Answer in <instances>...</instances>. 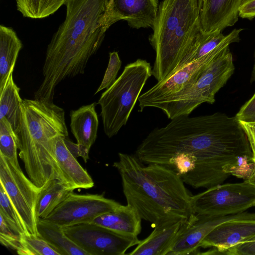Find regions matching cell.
<instances>
[{
  "instance_id": "cell-1",
  "label": "cell",
  "mask_w": 255,
  "mask_h": 255,
  "mask_svg": "<svg viewBox=\"0 0 255 255\" xmlns=\"http://www.w3.org/2000/svg\"><path fill=\"white\" fill-rule=\"evenodd\" d=\"M230 131L218 113L175 118L150 131L135 150L143 163L167 166L176 155L185 153L196 159L194 170L182 179L194 188L206 187L223 173L231 157Z\"/></svg>"
},
{
  "instance_id": "cell-2",
  "label": "cell",
  "mask_w": 255,
  "mask_h": 255,
  "mask_svg": "<svg viewBox=\"0 0 255 255\" xmlns=\"http://www.w3.org/2000/svg\"><path fill=\"white\" fill-rule=\"evenodd\" d=\"M109 0H67L64 22L46 50L43 80L34 99L53 102L56 87L66 78L84 74L106 31L103 18Z\"/></svg>"
},
{
  "instance_id": "cell-3",
  "label": "cell",
  "mask_w": 255,
  "mask_h": 255,
  "mask_svg": "<svg viewBox=\"0 0 255 255\" xmlns=\"http://www.w3.org/2000/svg\"><path fill=\"white\" fill-rule=\"evenodd\" d=\"M114 162L121 177L127 205L142 220L155 224L171 216L189 218L193 214L190 195L173 169L159 164H146L136 156L119 153Z\"/></svg>"
},
{
  "instance_id": "cell-4",
  "label": "cell",
  "mask_w": 255,
  "mask_h": 255,
  "mask_svg": "<svg viewBox=\"0 0 255 255\" xmlns=\"http://www.w3.org/2000/svg\"><path fill=\"white\" fill-rule=\"evenodd\" d=\"M20 108L15 134L18 155L28 178L40 189L55 179L67 183L54 151L57 137L68 136L64 110L53 102L26 99Z\"/></svg>"
},
{
  "instance_id": "cell-5",
  "label": "cell",
  "mask_w": 255,
  "mask_h": 255,
  "mask_svg": "<svg viewBox=\"0 0 255 255\" xmlns=\"http://www.w3.org/2000/svg\"><path fill=\"white\" fill-rule=\"evenodd\" d=\"M202 0H163L149 37L155 52L152 75L158 82L177 69L201 32Z\"/></svg>"
},
{
  "instance_id": "cell-6",
  "label": "cell",
  "mask_w": 255,
  "mask_h": 255,
  "mask_svg": "<svg viewBox=\"0 0 255 255\" xmlns=\"http://www.w3.org/2000/svg\"><path fill=\"white\" fill-rule=\"evenodd\" d=\"M235 66L229 47L211 60L189 88L153 102L148 107L161 110L168 119L188 116L204 103L215 102L216 94L234 73Z\"/></svg>"
},
{
  "instance_id": "cell-7",
  "label": "cell",
  "mask_w": 255,
  "mask_h": 255,
  "mask_svg": "<svg viewBox=\"0 0 255 255\" xmlns=\"http://www.w3.org/2000/svg\"><path fill=\"white\" fill-rule=\"evenodd\" d=\"M152 68L146 60L138 59L127 65L115 82L102 93L97 104L101 107L104 130L111 138L125 126Z\"/></svg>"
},
{
  "instance_id": "cell-8",
  "label": "cell",
  "mask_w": 255,
  "mask_h": 255,
  "mask_svg": "<svg viewBox=\"0 0 255 255\" xmlns=\"http://www.w3.org/2000/svg\"><path fill=\"white\" fill-rule=\"evenodd\" d=\"M255 206V185L249 180L218 184L191 195L193 214L227 215L244 212Z\"/></svg>"
},
{
  "instance_id": "cell-9",
  "label": "cell",
  "mask_w": 255,
  "mask_h": 255,
  "mask_svg": "<svg viewBox=\"0 0 255 255\" xmlns=\"http://www.w3.org/2000/svg\"><path fill=\"white\" fill-rule=\"evenodd\" d=\"M0 183L18 213L27 231L38 236L36 206L41 189L22 171L18 161L0 154Z\"/></svg>"
},
{
  "instance_id": "cell-10",
  "label": "cell",
  "mask_w": 255,
  "mask_h": 255,
  "mask_svg": "<svg viewBox=\"0 0 255 255\" xmlns=\"http://www.w3.org/2000/svg\"><path fill=\"white\" fill-rule=\"evenodd\" d=\"M240 29H234L228 38L214 50L198 59L177 69L145 92L138 99L140 112L149 104L166 98L190 87L197 80L204 67L229 45L240 41Z\"/></svg>"
},
{
  "instance_id": "cell-11",
  "label": "cell",
  "mask_w": 255,
  "mask_h": 255,
  "mask_svg": "<svg viewBox=\"0 0 255 255\" xmlns=\"http://www.w3.org/2000/svg\"><path fill=\"white\" fill-rule=\"evenodd\" d=\"M63 229L88 255H123L140 241L138 238L120 235L92 222L66 226Z\"/></svg>"
},
{
  "instance_id": "cell-12",
  "label": "cell",
  "mask_w": 255,
  "mask_h": 255,
  "mask_svg": "<svg viewBox=\"0 0 255 255\" xmlns=\"http://www.w3.org/2000/svg\"><path fill=\"white\" fill-rule=\"evenodd\" d=\"M121 204L104 194H79L72 192L47 217L43 219L62 227L91 223L97 217L112 212Z\"/></svg>"
},
{
  "instance_id": "cell-13",
  "label": "cell",
  "mask_w": 255,
  "mask_h": 255,
  "mask_svg": "<svg viewBox=\"0 0 255 255\" xmlns=\"http://www.w3.org/2000/svg\"><path fill=\"white\" fill-rule=\"evenodd\" d=\"M254 217V213L247 212L227 215L192 214L182 224L168 255L197 254L201 241L218 225Z\"/></svg>"
},
{
  "instance_id": "cell-14",
  "label": "cell",
  "mask_w": 255,
  "mask_h": 255,
  "mask_svg": "<svg viewBox=\"0 0 255 255\" xmlns=\"http://www.w3.org/2000/svg\"><path fill=\"white\" fill-rule=\"evenodd\" d=\"M158 0H109L103 18L107 31L115 22L123 20L136 29L153 28L157 16Z\"/></svg>"
},
{
  "instance_id": "cell-15",
  "label": "cell",
  "mask_w": 255,
  "mask_h": 255,
  "mask_svg": "<svg viewBox=\"0 0 255 255\" xmlns=\"http://www.w3.org/2000/svg\"><path fill=\"white\" fill-rule=\"evenodd\" d=\"M255 237V217L227 221L211 231L200 248H213L207 254L226 255L228 250Z\"/></svg>"
},
{
  "instance_id": "cell-16",
  "label": "cell",
  "mask_w": 255,
  "mask_h": 255,
  "mask_svg": "<svg viewBox=\"0 0 255 255\" xmlns=\"http://www.w3.org/2000/svg\"><path fill=\"white\" fill-rule=\"evenodd\" d=\"M187 219L171 216L159 220L145 239L140 240L130 255H168L180 229Z\"/></svg>"
},
{
  "instance_id": "cell-17",
  "label": "cell",
  "mask_w": 255,
  "mask_h": 255,
  "mask_svg": "<svg viewBox=\"0 0 255 255\" xmlns=\"http://www.w3.org/2000/svg\"><path fill=\"white\" fill-rule=\"evenodd\" d=\"M242 0H202L201 31H222L238 20Z\"/></svg>"
},
{
  "instance_id": "cell-18",
  "label": "cell",
  "mask_w": 255,
  "mask_h": 255,
  "mask_svg": "<svg viewBox=\"0 0 255 255\" xmlns=\"http://www.w3.org/2000/svg\"><path fill=\"white\" fill-rule=\"evenodd\" d=\"M95 103L70 112V128L78 144L80 157L87 163L92 145L95 142L99 126Z\"/></svg>"
},
{
  "instance_id": "cell-19",
  "label": "cell",
  "mask_w": 255,
  "mask_h": 255,
  "mask_svg": "<svg viewBox=\"0 0 255 255\" xmlns=\"http://www.w3.org/2000/svg\"><path fill=\"white\" fill-rule=\"evenodd\" d=\"M62 135L58 136L55 145V157L67 182L75 190L92 188L94 182L66 147Z\"/></svg>"
},
{
  "instance_id": "cell-20",
  "label": "cell",
  "mask_w": 255,
  "mask_h": 255,
  "mask_svg": "<svg viewBox=\"0 0 255 255\" xmlns=\"http://www.w3.org/2000/svg\"><path fill=\"white\" fill-rule=\"evenodd\" d=\"M141 220L131 206L121 205L116 210L97 217L92 223L123 236L137 238L141 230Z\"/></svg>"
},
{
  "instance_id": "cell-21",
  "label": "cell",
  "mask_w": 255,
  "mask_h": 255,
  "mask_svg": "<svg viewBox=\"0 0 255 255\" xmlns=\"http://www.w3.org/2000/svg\"><path fill=\"white\" fill-rule=\"evenodd\" d=\"M22 44L11 28L0 26V90L13 71Z\"/></svg>"
},
{
  "instance_id": "cell-22",
  "label": "cell",
  "mask_w": 255,
  "mask_h": 255,
  "mask_svg": "<svg viewBox=\"0 0 255 255\" xmlns=\"http://www.w3.org/2000/svg\"><path fill=\"white\" fill-rule=\"evenodd\" d=\"M37 228L38 236L46 241L60 255H88L65 234L61 226L39 219Z\"/></svg>"
},
{
  "instance_id": "cell-23",
  "label": "cell",
  "mask_w": 255,
  "mask_h": 255,
  "mask_svg": "<svg viewBox=\"0 0 255 255\" xmlns=\"http://www.w3.org/2000/svg\"><path fill=\"white\" fill-rule=\"evenodd\" d=\"M13 72L11 71L0 90V119L5 118L15 133L19 124L22 100L19 94L20 88L14 82Z\"/></svg>"
},
{
  "instance_id": "cell-24",
  "label": "cell",
  "mask_w": 255,
  "mask_h": 255,
  "mask_svg": "<svg viewBox=\"0 0 255 255\" xmlns=\"http://www.w3.org/2000/svg\"><path fill=\"white\" fill-rule=\"evenodd\" d=\"M74 189L67 183L54 179L41 189L36 206L38 219H44Z\"/></svg>"
},
{
  "instance_id": "cell-25",
  "label": "cell",
  "mask_w": 255,
  "mask_h": 255,
  "mask_svg": "<svg viewBox=\"0 0 255 255\" xmlns=\"http://www.w3.org/2000/svg\"><path fill=\"white\" fill-rule=\"evenodd\" d=\"M228 36L229 34L225 35L220 31L210 33H204L201 31L189 51L175 71L208 54L224 42Z\"/></svg>"
},
{
  "instance_id": "cell-26",
  "label": "cell",
  "mask_w": 255,
  "mask_h": 255,
  "mask_svg": "<svg viewBox=\"0 0 255 255\" xmlns=\"http://www.w3.org/2000/svg\"><path fill=\"white\" fill-rule=\"evenodd\" d=\"M67 0H15L17 9L25 17L41 19L53 14Z\"/></svg>"
},
{
  "instance_id": "cell-27",
  "label": "cell",
  "mask_w": 255,
  "mask_h": 255,
  "mask_svg": "<svg viewBox=\"0 0 255 255\" xmlns=\"http://www.w3.org/2000/svg\"><path fill=\"white\" fill-rule=\"evenodd\" d=\"M16 252L20 255H60L44 240L29 233L21 235V245Z\"/></svg>"
},
{
  "instance_id": "cell-28",
  "label": "cell",
  "mask_w": 255,
  "mask_h": 255,
  "mask_svg": "<svg viewBox=\"0 0 255 255\" xmlns=\"http://www.w3.org/2000/svg\"><path fill=\"white\" fill-rule=\"evenodd\" d=\"M17 137L9 123L0 119V154L8 159L17 162Z\"/></svg>"
},
{
  "instance_id": "cell-29",
  "label": "cell",
  "mask_w": 255,
  "mask_h": 255,
  "mask_svg": "<svg viewBox=\"0 0 255 255\" xmlns=\"http://www.w3.org/2000/svg\"><path fill=\"white\" fill-rule=\"evenodd\" d=\"M0 215L20 234L29 233L3 186L0 185Z\"/></svg>"
},
{
  "instance_id": "cell-30",
  "label": "cell",
  "mask_w": 255,
  "mask_h": 255,
  "mask_svg": "<svg viewBox=\"0 0 255 255\" xmlns=\"http://www.w3.org/2000/svg\"><path fill=\"white\" fill-rule=\"evenodd\" d=\"M223 169L229 175L248 180L255 172V161L253 155L240 156L233 162L225 165Z\"/></svg>"
},
{
  "instance_id": "cell-31",
  "label": "cell",
  "mask_w": 255,
  "mask_h": 255,
  "mask_svg": "<svg viewBox=\"0 0 255 255\" xmlns=\"http://www.w3.org/2000/svg\"><path fill=\"white\" fill-rule=\"evenodd\" d=\"M0 244L16 251L21 245V234L10 226L1 215H0Z\"/></svg>"
},
{
  "instance_id": "cell-32",
  "label": "cell",
  "mask_w": 255,
  "mask_h": 255,
  "mask_svg": "<svg viewBox=\"0 0 255 255\" xmlns=\"http://www.w3.org/2000/svg\"><path fill=\"white\" fill-rule=\"evenodd\" d=\"M122 61L118 52L114 51L109 53V61L102 82L95 94L109 88L117 80V76L121 67Z\"/></svg>"
},
{
  "instance_id": "cell-33",
  "label": "cell",
  "mask_w": 255,
  "mask_h": 255,
  "mask_svg": "<svg viewBox=\"0 0 255 255\" xmlns=\"http://www.w3.org/2000/svg\"><path fill=\"white\" fill-rule=\"evenodd\" d=\"M235 118L240 122L255 123V93L252 98L242 106Z\"/></svg>"
},
{
  "instance_id": "cell-34",
  "label": "cell",
  "mask_w": 255,
  "mask_h": 255,
  "mask_svg": "<svg viewBox=\"0 0 255 255\" xmlns=\"http://www.w3.org/2000/svg\"><path fill=\"white\" fill-rule=\"evenodd\" d=\"M226 255H255V237L231 248Z\"/></svg>"
},
{
  "instance_id": "cell-35",
  "label": "cell",
  "mask_w": 255,
  "mask_h": 255,
  "mask_svg": "<svg viewBox=\"0 0 255 255\" xmlns=\"http://www.w3.org/2000/svg\"><path fill=\"white\" fill-rule=\"evenodd\" d=\"M239 16L249 20L255 17V0H242Z\"/></svg>"
},
{
  "instance_id": "cell-36",
  "label": "cell",
  "mask_w": 255,
  "mask_h": 255,
  "mask_svg": "<svg viewBox=\"0 0 255 255\" xmlns=\"http://www.w3.org/2000/svg\"><path fill=\"white\" fill-rule=\"evenodd\" d=\"M240 123L247 136L252 149L253 157L255 160V123Z\"/></svg>"
},
{
  "instance_id": "cell-37",
  "label": "cell",
  "mask_w": 255,
  "mask_h": 255,
  "mask_svg": "<svg viewBox=\"0 0 255 255\" xmlns=\"http://www.w3.org/2000/svg\"><path fill=\"white\" fill-rule=\"evenodd\" d=\"M67 137H65L64 138L65 144L71 153V154L76 158L80 156V152L78 144L75 143L69 139Z\"/></svg>"
},
{
  "instance_id": "cell-38",
  "label": "cell",
  "mask_w": 255,
  "mask_h": 255,
  "mask_svg": "<svg viewBox=\"0 0 255 255\" xmlns=\"http://www.w3.org/2000/svg\"><path fill=\"white\" fill-rule=\"evenodd\" d=\"M248 180L255 185V172L253 176Z\"/></svg>"
},
{
  "instance_id": "cell-39",
  "label": "cell",
  "mask_w": 255,
  "mask_h": 255,
  "mask_svg": "<svg viewBox=\"0 0 255 255\" xmlns=\"http://www.w3.org/2000/svg\"><path fill=\"white\" fill-rule=\"evenodd\" d=\"M253 78L254 80L255 81V63L253 67Z\"/></svg>"
},
{
  "instance_id": "cell-40",
  "label": "cell",
  "mask_w": 255,
  "mask_h": 255,
  "mask_svg": "<svg viewBox=\"0 0 255 255\" xmlns=\"http://www.w3.org/2000/svg\"></svg>"
}]
</instances>
